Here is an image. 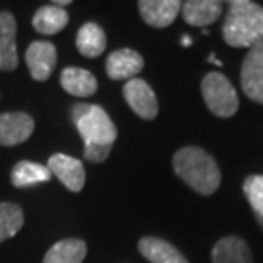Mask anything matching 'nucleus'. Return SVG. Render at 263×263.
Wrapping results in <instances>:
<instances>
[{
	"instance_id": "nucleus-13",
	"label": "nucleus",
	"mask_w": 263,
	"mask_h": 263,
	"mask_svg": "<svg viewBox=\"0 0 263 263\" xmlns=\"http://www.w3.org/2000/svg\"><path fill=\"white\" fill-rule=\"evenodd\" d=\"M212 263H255L248 243L239 236H224L212 248Z\"/></svg>"
},
{
	"instance_id": "nucleus-2",
	"label": "nucleus",
	"mask_w": 263,
	"mask_h": 263,
	"mask_svg": "<svg viewBox=\"0 0 263 263\" xmlns=\"http://www.w3.org/2000/svg\"><path fill=\"white\" fill-rule=\"evenodd\" d=\"M173 170L181 181L203 197L217 192L222 181L219 164L202 147L186 145L176 151L173 156Z\"/></svg>"
},
{
	"instance_id": "nucleus-8",
	"label": "nucleus",
	"mask_w": 263,
	"mask_h": 263,
	"mask_svg": "<svg viewBox=\"0 0 263 263\" xmlns=\"http://www.w3.org/2000/svg\"><path fill=\"white\" fill-rule=\"evenodd\" d=\"M26 65L34 81H48L57 65V46L50 41H33L26 50Z\"/></svg>"
},
{
	"instance_id": "nucleus-5",
	"label": "nucleus",
	"mask_w": 263,
	"mask_h": 263,
	"mask_svg": "<svg viewBox=\"0 0 263 263\" xmlns=\"http://www.w3.org/2000/svg\"><path fill=\"white\" fill-rule=\"evenodd\" d=\"M123 98L130 109L142 120H154L159 113L156 92L144 79H130L123 86Z\"/></svg>"
},
{
	"instance_id": "nucleus-24",
	"label": "nucleus",
	"mask_w": 263,
	"mask_h": 263,
	"mask_svg": "<svg viewBox=\"0 0 263 263\" xmlns=\"http://www.w3.org/2000/svg\"><path fill=\"white\" fill-rule=\"evenodd\" d=\"M209 60L210 62H212V64H215V65H220V67H222V62H220V60H217V59H215V55L212 53V55H210L209 57Z\"/></svg>"
},
{
	"instance_id": "nucleus-12",
	"label": "nucleus",
	"mask_w": 263,
	"mask_h": 263,
	"mask_svg": "<svg viewBox=\"0 0 263 263\" xmlns=\"http://www.w3.org/2000/svg\"><path fill=\"white\" fill-rule=\"evenodd\" d=\"M17 23L14 15L7 10H0V67L2 70H15L19 64L17 59Z\"/></svg>"
},
{
	"instance_id": "nucleus-21",
	"label": "nucleus",
	"mask_w": 263,
	"mask_h": 263,
	"mask_svg": "<svg viewBox=\"0 0 263 263\" xmlns=\"http://www.w3.org/2000/svg\"><path fill=\"white\" fill-rule=\"evenodd\" d=\"M24 224V214L19 205L0 202V243L14 238Z\"/></svg>"
},
{
	"instance_id": "nucleus-9",
	"label": "nucleus",
	"mask_w": 263,
	"mask_h": 263,
	"mask_svg": "<svg viewBox=\"0 0 263 263\" xmlns=\"http://www.w3.org/2000/svg\"><path fill=\"white\" fill-rule=\"evenodd\" d=\"M34 130V120L23 111L0 115V145H19L31 137Z\"/></svg>"
},
{
	"instance_id": "nucleus-4",
	"label": "nucleus",
	"mask_w": 263,
	"mask_h": 263,
	"mask_svg": "<svg viewBox=\"0 0 263 263\" xmlns=\"http://www.w3.org/2000/svg\"><path fill=\"white\" fill-rule=\"evenodd\" d=\"M203 101L207 104L209 111L219 118H231L239 109V98L234 86L226 76L220 72H210L202 79Z\"/></svg>"
},
{
	"instance_id": "nucleus-10",
	"label": "nucleus",
	"mask_w": 263,
	"mask_h": 263,
	"mask_svg": "<svg viewBox=\"0 0 263 263\" xmlns=\"http://www.w3.org/2000/svg\"><path fill=\"white\" fill-rule=\"evenodd\" d=\"M144 68V59L132 48H120L109 53L106 60V73L113 81H130Z\"/></svg>"
},
{
	"instance_id": "nucleus-25",
	"label": "nucleus",
	"mask_w": 263,
	"mask_h": 263,
	"mask_svg": "<svg viewBox=\"0 0 263 263\" xmlns=\"http://www.w3.org/2000/svg\"><path fill=\"white\" fill-rule=\"evenodd\" d=\"M181 45H183V46L192 45V38H188V36H183V38H181Z\"/></svg>"
},
{
	"instance_id": "nucleus-1",
	"label": "nucleus",
	"mask_w": 263,
	"mask_h": 263,
	"mask_svg": "<svg viewBox=\"0 0 263 263\" xmlns=\"http://www.w3.org/2000/svg\"><path fill=\"white\" fill-rule=\"evenodd\" d=\"M72 120L84 140V157L96 164L106 161L118 137L109 115L98 104L77 103L72 108Z\"/></svg>"
},
{
	"instance_id": "nucleus-17",
	"label": "nucleus",
	"mask_w": 263,
	"mask_h": 263,
	"mask_svg": "<svg viewBox=\"0 0 263 263\" xmlns=\"http://www.w3.org/2000/svg\"><path fill=\"white\" fill-rule=\"evenodd\" d=\"M79 53L87 59H96L106 50V34L104 29L96 23H86L81 26L76 38Z\"/></svg>"
},
{
	"instance_id": "nucleus-20",
	"label": "nucleus",
	"mask_w": 263,
	"mask_h": 263,
	"mask_svg": "<svg viewBox=\"0 0 263 263\" xmlns=\"http://www.w3.org/2000/svg\"><path fill=\"white\" fill-rule=\"evenodd\" d=\"M51 180V173L46 166L33 161H19L12 167L10 173V181L15 188H28L46 183Z\"/></svg>"
},
{
	"instance_id": "nucleus-7",
	"label": "nucleus",
	"mask_w": 263,
	"mask_h": 263,
	"mask_svg": "<svg viewBox=\"0 0 263 263\" xmlns=\"http://www.w3.org/2000/svg\"><path fill=\"white\" fill-rule=\"evenodd\" d=\"M46 167L50 170L51 176L55 175L59 178L67 190L73 193L82 192L84 185H86V171H84L82 161L67 154H53L48 157Z\"/></svg>"
},
{
	"instance_id": "nucleus-19",
	"label": "nucleus",
	"mask_w": 263,
	"mask_h": 263,
	"mask_svg": "<svg viewBox=\"0 0 263 263\" xmlns=\"http://www.w3.org/2000/svg\"><path fill=\"white\" fill-rule=\"evenodd\" d=\"M68 24V14L65 9L57 7V5H43L36 10L33 15V28L40 34L51 36L60 33L62 29Z\"/></svg>"
},
{
	"instance_id": "nucleus-6",
	"label": "nucleus",
	"mask_w": 263,
	"mask_h": 263,
	"mask_svg": "<svg viewBox=\"0 0 263 263\" xmlns=\"http://www.w3.org/2000/svg\"><path fill=\"white\" fill-rule=\"evenodd\" d=\"M241 89L251 101L263 104V41L248 50L241 67Z\"/></svg>"
},
{
	"instance_id": "nucleus-11",
	"label": "nucleus",
	"mask_w": 263,
	"mask_h": 263,
	"mask_svg": "<svg viewBox=\"0 0 263 263\" xmlns=\"http://www.w3.org/2000/svg\"><path fill=\"white\" fill-rule=\"evenodd\" d=\"M180 10V0H140L139 2V12L144 23L157 29L171 26Z\"/></svg>"
},
{
	"instance_id": "nucleus-16",
	"label": "nucleus",
	"mask_w": 263,
	"mask_h": 263,
	"mask_svg": "<svg viewBox=\"0 0 263 263\" xmlns=\"http://www.w3.org/2000/svg\"><path fill=\"white\" fill-rule=\"evenodd\" d=\"M139 251L151 263H188V260L166 239L145 236L139 241Z\"/></svg>"
},
{
	"instance_id": "nucleus-3",
	"label": "nucleus",
	"mask_w": 263,
	"mask_h": 263,
	"mask_svg": "<svg viewBox=\"0 0 263 263\" xmlns=\"http://www.w3.org/2000/svg\"><path fill=\"white\" fill-rule=\"evenodd\" d=\"M224 41L233 48H253L263 41V7L251 0H233L222 24Z\"/></svg>"
},
{
	"instance_id": "nucleus-23",
	"label": "nucleus",
	"mask_w": 263,
	"mask_h": 263,
	"mask_svg": "<svg viewBox=\"0 0 263 263\" xmlns=\"http://www.w3.org/2000/svg\"><path fill=\"white\" fill-rule=\"evenodd\" d=\"M70 4V0H57V2H53V5H57V7H65V5H68Z\"/></svg>"
},
{
	"instance_id": "nucleus-22",
	"label": "nucleus",
	"mask_w": 263,
	"mask_h": 263,
	"mask_svg": "<svg viewBox=\"0 0 263 263\" xmlns=\"http://www.w3.org/2000/svg\"><path fill=\"white\" fill-rule=\"evenodd\" d=\"M243 192L253 209L255 219L263 229V175H251L243 183Z\"/></svg>"
},
{
	"instance_id": "nucleus-18",
	"label": "nucleus",
	"mask_w": 263,
	"mask_h": 263,
	"mask_svg": "<svg viewBox=\"0 0 263 263\" xmlns=\"http://www.w3.org/2000/svg\"><path fill=\"white\" fill-rule=\"evenodd\" d=\"M87 253V245L82 239L67 238L55 243L46 251L43 263H82Z\"/></svg>"
},
{
	"instance_id": "nucleus-14",
	"label": "nucleus",
	"mask_w": 263,
	"mask_h": 263,
	"mask_svg": "<svg viewBox=\"0 0 263 263\" xmlns=\"http://www.w3.org/2000/svg\"><path fill=\"white\" fill-rule=\"evenodd\" d=\"M181 14L186 24L205 28L214 24L222 14V2L219 0H188L181 4Z\"/></svg>"
},
{
	"instance_id": "nucleus-15",
	"label": "nucleus",
	"mask_w": 263,
	"mask_h": 263,
	"mask_svg": "<svg viewBox=\"0 0 263 263\" xmlns=\"http://www.w3.org/2000/svg\"><path fill=\"white\" fill-rule=\"evenodd\" d=\"M60 84L64 91L76 98H89L98 91V79L81 67H67L62 70Z\"/></svg>"
},
{
	"instance_id": "nucleus-26",
	"label": "nucleus",
	"mask_w": 263,
	"mask_h": 263,
	"mask_svg": "<svg viewBox=\"0 0 263 263\" xmlns=\"http://www.w3.org/2000/svg\"><path fill=\"white\" fill-rule=\"evenodd\" d=\"M0 70H2V67H0Z\"/></svg>"
}]
</instances>
